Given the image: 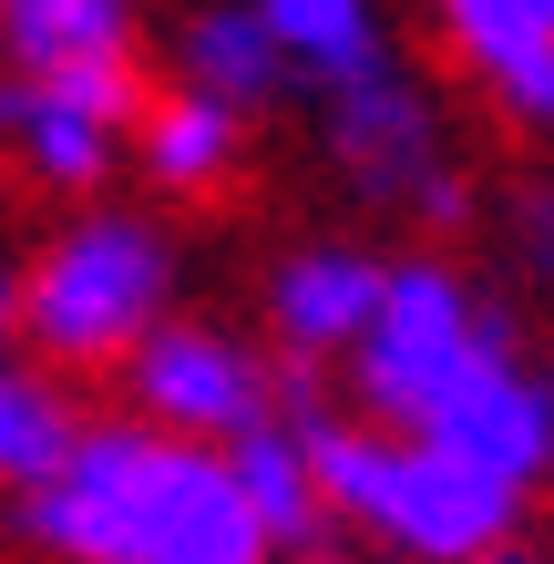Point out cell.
Instances as JSON below:
<instances>
[{"label":"cell","instance_id":"obj_1","mask_svg":"<svg viewBox=\"0 0 554 564\" xmlns=\"http://www.w3.org/2000/svg\"><path fill=\"white\" fill-rule=\"evenodd\" d=\"M31 534L73 564H268L247 482L226 452L154 431H83L73 462L31 492Z\"/></svg>","mask_w":554,"mask_h":564},{"label":"cell","instance_id":"obj_2","mask_svg":"<svg viewBox=\"0 0 554 564\" xmlns=\"http://www.w3.org/2000/svg\"><path fill=\"white\" fill-rule=\"evenodd\" d=\"M298 442H308V473H318V503L390 534L421 564H493V544L513 534V503L524 492L452 462L432 442H380V431H349V421H318L298 411Z\"/></svg>","mask_w":554,"mask_h":564},{"label":"cell","instance_id":"obj_3","mask_svg":"<svg viewBox=\"0 0 554 564\" xmlns=\"http://www.w3.org/2000/svg\"><path fill=\"white\" fill-rule=\"evenodd\" d=\"M154 308H165V237L134 226V216H83L21 288V328L62 359L144 349Z\"/></svg>","mask_w":554,"mask_h":564},{"label":"cell","instance_id":"obj_4","mask_svg":"<svg viewBox=\"0 0 554 564\" xmlns=\"http://www.w3.org/2000/svg\"><path fill=\"white\" fill-rule=\"evenodd\" d=\"M421 442L524 492L544 462H554V390H544L524 359L503 349V328H482V339H472V359L442 380V401L421 411Z\"/></svg>","mask_w":554,"mask_h":564},{"label":"cell","instance_id":"obj_5","mask_svg":"<svg viewBox=\"0 0 554 564\" xmlns=\"http://www.w3.org/2000/svg\"><path fill=\"white\" fill-rule=\"evenodd\" d=\"M493 318H472V297L452 268H390V297H380V318H370V339H360V401L380 421H411L442 401V380L472 359V339Z\"/></svg>","mask_w":554,"mask_h":564},{"label":"cell","instance_id":"obj_6","mask_svg":"<svg viewBox=\"0 0 554 564\" xmlns=\"http://www.w3.org/2000/svg\"><path fill=\"white\" fill-rule=\"evenodd\" d=\"M329 144H339V164L370 195H390V206H421V216L463 206V185H452V164H442V134H432V104H421L390 62H380L370 83H339L329 93Z\"/></svg>","mask_w":554,"mask_h":564},{"label":"cell","instance_id":"obj_7","mask_svg":"<svg viewBox=\"0 0 554 564\" xmlns=\"http://www.w3.org/2000/svg\"><path fill=\"white\" fill-rule=\"evenodd\" d=\"M123 113H134V73H123V62H93V73H62V83H0V134L52 185L104 175Z\"/></svg>","mask_w":554,"mask_h":564},{"label":"cell","instance_id":"obj_8","mask_svg":"<svg viewBox=\"0 0 554 564\" xmlns=\"http://www.w3.org/2000/svg\"><path fill=\"white\" fill-rule=\"evenodd\" d=\"M134 401L154 421H175V431H257V421H278L268 411V370L237 349V339H216V328H154V339L134 349Z\"/></svg>","mask_w":554,"mask_h":564},{"label":"cell","instance_id":"obj_9","mask_svg":"<svg viewBox=\"0 0 554 564\" xmlns=\"http://www.w3.org/2000/svg\"><path fill=\"white\" fill-rule=\"evenodd\" d=\"M380 297H390V268L360 247H308V257H287L278 288H268V318H278V339L287 349H360L370 339V318H380Z\"/></svg>","mask_w":554,"mask_h":564},{"label":"cell","instance_id":"obj_10","mask_svg":"<svg viewBox=\"0 0 554 564\" xmlns=\"http://www.w3.org/2000/svg\"><path fill=\"white\" fill-rule=\"evenodd\" d=\"M442 21L513 123H554V0H442Z\"/></svg>","mask_w":554,"mask_h":564},{"label":"cell","instance_id":"obj_11","mask_svg":"<svg viewBox=\"0 0 554 564\" xmlns=\"http://www.w3.org/2000/svg\"><path fill=\"white\" fill-rule=\"evenodd\" d=\"M0 42H11L21 83H62L93 62H123L134 0H0Z\"/></svg>","mask_w":554,"mask_h":564},{"label":"cell","instance_id":"obj_12","mask_svg":"<svg viewBox=\"0 0 554 564\" xmlns=\"http://www.w3.org/2000/svg\"><path fill=\"white\" fill-rule=\"evenodd\" d=\"M287 83V52L257 0H216V11L185 21V93H216L226 113H257Z\"/></svg>","mask_w":554,"mask_h":564},{"label":"cell","instance_id":"obj_13","mask_svg":"<svg viewBox=\"0 0 554 564\" xmlns=\"http://www.w3.org/2000/svg\"><path fill=\"white\" fill-rule=\"evenodd\" d=\"M278 31V52H287V73H308L318 93H339V83H370L380 73V21H370V0H257Z\"/></svg>","mask_w":554,"mask_h":564},{"label":"cell","instance_id":"obj_14","mask_svg":"<svg viewBox=\"0 0 554 564\" xmlns=\"http://www.w3.org/2000/svg\"><path fill=\"white\" fill-rule=\"evenodd\" d=\"M226 462H237V482H247V503H257V523H268V544H298L308 554V534H318V473H308V442H298V421H257V431H237L226 442Z\"/></svg>","mask_w":554,"mask_h":564},{"label":"cell","instance_id":"obj_15","mask_svg":"<svg viewBox=\"0 0 554 564\" xmlns=\"http://www.w3.org/2000/svg\"><path fill=\"white\" fill-rule=\"evenodd\" d=\"M144 164H154L165 185H216L226 164H237V113H226L216 93H175V104H154Z\"/></svg>","mask_w":554,"mask_h":564},{"label":"cell","instance_id":"obj_16","mask_svg":"<svg viewBox=\"0 0 554 564\" xmlns=\"http://www.w3.org/2000/svg\"><path fill=\"white\" fill-rule=\"evenodd\" d=\"M73 442H83V431L62 421L52 390H31L21 370H0V482H31V492H42L62 462H73Z\"/></svg>","mask_w":554,"mask_h":564},{"label":"cell","instance_id":"obj_17","mask_svg":"<svg viewBox=\"0 0 554 564\" xmlns=\"http://www.w3.org/2000/svg\"><path fill=\"white\" fill-rule=\"evenodd\" d=\"M524 247H534V268H554V206H534V216H524Z\"/></svg>","mask_w":554,"mask_h":564},{"label":"cell","instance_id":"obj_18","mask_svg":"<svg viewBox=\"0 0 554 564\" xmlns=\"http://www.w3.org/2000/svg\"><path fill=\"white\" fill-rule=\"evenodd\" d=\"M11 318H21V288H11V278H0V339H11Z\"/></svg>","mask_w":554,"mask_h":564},{"label":"cell","instance_id":"obj_19","mask_svg":"<svg viewBox=\"0 0 554 564\" xmlns=\"http://www.w3.org/2000/svg\"><path fill=\"white\" fill-rule=\"evenodd\" d=\"M298 564H349V554H298Z\"/></svg>","mask_w":554,"mask_h":564},{"label":"cell","instance_id":"obj_20","mask_svg":"<svg viewBox=\"0 0 554 564\" xmlns=\"http://www.w3.org/2000/svg\"><path fill=\"white\" fill-rule=\"evenodd\" d=\"M493 564H513V554H493Z\"/></svg>","mask_w":554,"mask_h":564}]
</instances>
